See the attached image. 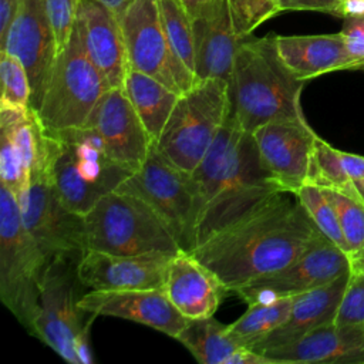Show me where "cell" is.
<instances>
[{
	"instance_id": "6da1fadb",
	"label": "cell",
	"mask_w": 364,
	"mask_h": 364,
	"mask_svg": "<svg viewBox=\"0 0 364 364\" xmlns=\"http://www.w3.org/2000/svg\"><path fill=\"white\" fill-rule=\"evenodd\" d=\"M290 195L277 193L191 253L232 291L286 267L324 236Z\"/></svg>"
},
{
	"instance_id": "7a4b0ae2",
	"label": "cell",
	"mask_w": 364,
	"mask_h": 364,
	"mask_svg": "<svg viewBox=\"0 0 364 364\" xmlns=\"http://www.w3.org/2000/svg\"><path fill=\"white\" fill-rule=\"evenodd\" d=\"M228 84L230 117L246 132L272 121L304 118L300 95L306 82L280 58L276 34L242 41Z\"/></svg>"
},
{
	"instance_id": "3957f363",
	"label": "cell",
	"mask_w": 364,
	"mask_h": 364,
	"mask_svg": "<svg viewBox=\"0 0 364 364\" xmlns=\"http://www.w3.org/2000/svg\"><path fill=\"white\" fill-rule=\"evenodd\" d=\"M117 162L91 127L48 132V173L61 202L78 215H87L105 195L132 175Z\"/></svg>"
},
{
	"instance_id": "277c9868",
	"label": "cell",
	"mask_w": 364,
	"mask_h": 364,
	"mask_svg": "<svg viewBox=\"0 0 364 364\" xmlns=\"http://www.w3.org/2000/svg\"><path fill=\"white\" fill-rule=\"evenodd\" d=\"M78 257L53 259L41 277L31 334L73 364H91L90 327L97 317L80 306L85 287L78 276Z\"/></svg>"
},
{
	"instance_id": "5b68a950",
	"label": "cell",
	"mask_w": 364,
	"mask_h": 364,
	"mask_svg": "<svg viewBox=\"0 0 364 364\" xmlns=\"http://www.w3.org/2000/svg\"><path fill=\"white\" fill-rule=\"evenodd\" d=\"M87 250L115 255L165 252L182 249L162 218L135 195L114 191L101 198L84 215Z\"/></svg>"
},
{
	"instance_id": "8992f818",
	"label": "cell",
	"mask_w": 364,
	"mask_h": 364,
	"mask_svg": "<svg viewBox=\"0 0 364 364\" xmlns=\"http://www.w3.org/2000/svg\"><path fill=\"white\" fill-rule=\"evenodd\" d=\"M229 114L228 81L223 78L200 80L179 95L154 146L166 161L191 172L216 139Z\"/></svg>"
},
{
	"instance_id": "52a82bcc",
	"label": "cell",
	"mask_w": 364,
	"mask_h": 364,
	"mask_svg": "<svg viewBox=\"0 0 364 364\" xmlns=\"http://www.w3.org/2000/svg\"><path fill=\"white\" fill-rule=\"evenodd\" d=\"M48 262L26 229L17 198L0 185V299L27 331L38 307L40 283Z\"/></svg>"
},
{
	"instance_id": "ba28073f",
	"label": "cell",
	"mask_w": 364,
	"mask_h": 364,
	"mask_svg": "<svg viewBox=\"0 0 364 364\" xmlns=\"http://www.w3.org/2000/svg\"><path fill=\"white\" fill-rule=\"evenodd\" d=\"M111 88L90 58L77 26L58 53L37 114L47 132L84 127L94 107Z\"/></svg>"
},
{
	"instance_id": "9c48e42d",
	"label": "cell",
	"mask_w": 364,
	"mask_h": 364,
	"mask_svg": "<svg viewBox=\"0 0 364 364\" xmlns=\"http://www.w3.org/2000/svg\"><path fill=\"white\" fill-rule=\"evenodd\" d=\"M280 192L284 191L263 165L253 135L245 131L216 196L198 219L195 247Z\"/></svg>"
},
{
	"instance_id": "30bf717a",
	"label": "cell",
	"mask_w": 364,
	"mask_h": 364,
	"mask_svg": "<svg viewBox=\"0 0 364 364\" xmlns=\"http://www.w3.org/2000/svg\"><path fill=\"white\" fill-rule=\"evenodd\" d=\"M117 191L135 195L148 203L168 225L181 249L192 252L198 202L189 172L166 161L152 144L141 168L132 172Z\"/></svg>"
},
{
	"instance_id": "8fae6325",
	"label": "cell",
	"mask_w": 364,
	"mask_h": 364,
	"mask_svg": "<svg viewBox=\"0 0 364 364\" xmlns=\"http://www.w3.org/2000/svg\"><path fill=\"white\" fill-rule=\"evenodd\" d=\"M118 18L131 70L156 78L179 95L198 82L166 37L159 0H131Z\"/></svg>"
},
{
	"instance_id": "7c38bea8",
	"label": "cell",
	"mask_w": 364,
	"mask_h": 364,
	"mask_svg": "<svg viewBox=\"0 0 364 364\" xmlns=\"http://www.w3.org/2000/svg\"><path fill=\"white\" fill-rule=\"evenodd\" d=\"M20 203L21 219L50 263L55 257H81L85 246L84 216L73 212L58 198L48 165L31 173L30 188Z\"/></svg>"
},
{
	"instance_id": "4fadbf2b",
	"label": "cell",
	"mask_w": 364,
	"mask_h": 364,
	"mask_svg": "<svg viewBox=\"0 0 364 364\" xmlns=\"http://www.w3.org/2000/svg\"><path fill=\"white\" fill-rule=\"evenodd\" d=\"M346 273H351L347 255L330 239L321 236L299 259L286 267L262 276L235 291L249 306L313 290Z\"/></svg>"
},
{
	"instance_id": "5bb4252c",
	"label": "cell",
	"mask_w": 364,
	"mask_h": 364,
	"mask_svg": "<svg viewBox=\"0 0 364 364\" xmlns=\"http://www.w3.org/2000/svg\"><path fill=\"white\" fill-rule=\"evenodd\" d=\"M0 182L18 202L31 173L48 165V132L33 108H0Z\"/></svg>"
},
{
	"instance_id": "9a60e30c",
	"label": "cell",
	"mask_w": 364,
	"mask_h": 364,
	"mask_svg": "<svg viewBox=\"0 0 364 364\" xmlns=\"http://www.w3.org/2000/svg\"><path fill=\"white\" fill-rule=\"evenodd\" d=\"M0 51L17 57L24 65L30 87V108L38 109L58 55L57 41L44 0H23Z\"/></svg>"
},
{
	"instance_id": "2e32d148",
	"label": "cell",
	"mask_w": 364,
	"mask_h": 364,
	"mask_svg": "<svg viewBox=\"0 0 364 364\" xmlns=\"http://www.w3.org/2000/svg\"><path fill=\"white\" fill-rule=\"evenodd\" d=\"M260 159L284 192L307 183L317 134L306 118L267 122L253 132Z\"/></svg>"
},
{
	"instance_id": "e0dca14e",
	"label": "cell",
	"mask_w": 364,
	"mask_h": 364,
	"mask_svg": "<svg viewBox=\"0 0 364 364\" xmlns=\"http://www.w3.org/2000/svg\"><path fill=\"white\" fill-rule=\"evenodd\" d=\"M175 255L149 252L115 255L85 250L78 260V276L90 290H142L165 286L168 267Z\"/></svg>"
},
{
	"instance_id": "ac0fdd59",
	"label": "cell",
	"mask_w": 364,
	"mask_h": 364,
	"mask_svg": "<svg viewBox=\"0 0 364 364\" xmlns=\"http://www.w3.org/2000/svg\"><path fill=\"white\" fill-rule=\"evenodd\" d=\"M87 127L100 135L107 152L134 172L145 162L152 139L124 87H111L94 107Z\"/></svg>"
},
{
	"instance_id": "d6986e66",
	"label": "cell",
	"mask_w": 364,
	"mask_h": 364,
	"mask_svg": "<svg viewBox=\"0 0 364 364\" xmlns=\"http://www.w3.org/2000/svg\"><path fill=\"white\" fill-rule=\"evenodd\" d=\"M80 306L95 316L131 320L176 338L188 323L166 296L164 287L142 290H90Z\"/></svg>"
},
{
	"instance_id": "ffe728a7",
	"label": "cell",
	"mask_w": 364,
	"mask_h": 364,
	"mask_svg": "<svg viewBox=\"0 0 364 364\" xmlns=\"http://www.w3.org/2000/svg\"><path fill=\"white\" fill-rule=\"evenodd\" d=\"M262 353L273 364H364V331L354 324L333 321Z\"/></svg>"
},
{
	"instance_id": "44dd1931",
	"label": "cell",
	"mask_w": 364,
	"mask_h": 364,
	"mask_svg": "<svg viewBox=\"0 0 364 364\" xmlns=\"http://www.w3.org/2000/svg\"><path fill=\"white\" fill-rule=\"evenodd\" d=\"M75 26L109 87H124L129 65L118 14L98 0H81Z\"/></svg>"
},
{
	"instance_id": "7402d4cb",
	"label": "cell",
	"mask_w": 364,
	"mask_h": 364,
	"mask_svg": "<svg viewBox=\"0 0 364 364\" xmlns=\"http://www.w3.org/2000/svg\"><path fill=\"white\" fill-rule=\"evenodd\" d=\"M164 290L188 320L213 316L230 291L209 267L185 250L171 259Z\"/></svg>"
},
{
	"instance_id": "603a6c76",
	"label": "cell",
	"mask_w": 364,
	"mask_h": 364,
	"mask_svg": "<svg viewBox=\"0 0 364 364\" xmlns=\"http://www.w3.org/2000/svg\"><path fill=\"white\" fill-rule=\"evenodd\" d=\"M195 75L198 81L223 78L229 81L240 37L232 21L228 0H222L192 18Z\"/></svg>"
},
{
	"instance_id": "cb8c5ba5",
	"label": "cell",
	"mask_w": 364,
	"mask_h": 364,
	"mask_svg": "<svg viewBox=\"0 0 364 364\" xmlns=\"http://www.w3.org/2000/svg\"><path fill=\"white\" fill-rule=\"evenodd\" d=\"M351 273L313 290L296 294L289 317L283 324L269 333L253 350L262 353L270 347L290 344L309 331L336 321Z\"/></svg>"
},
{
	"instance_id": "d4e9b609",
	"label": "cell",
	"mask_w": 364,
	"mask_h": 364,
	"mask_svg": "<svg viewBox=\"0 0 364 364\" xmlns=\"http://www.w3.org/2000/svg\"><path fill=\"white\" fill-rule=\"evenodd\" d=\"M280 58L291 74L309 81L333 71L348 70V53L341 33L310 36H277Z\"/></svg>"
},
{
	"instance_id": "484cf974",
	"label": "cell",
	"mask_w": 364,
	"mask_h": 364,
	"mask_svg": "<svg viewBox=\"0 0 364 364\" xmlns=\"http://www.w3.org/2000/svg\"><path fill=\"white\" fill-rule=\"evenodd\" d=\"M124 91L155 144L166 125L179 94L156 78L131 68L124 81Z\"/></svg>"
},
{
	"instance_id": "4316f807",
	"label": "cell",
	"mask_w": 364,
	"mask_h": 364,
	"mask_svg": "<svg viewBox=\"0 0 364 364\" xmlns=\"http://www.w3.org/2000/svg\"><path fill=\"white\" fill-rule=\"evenodd\" d=\"M176 340L182 343L200 364H229L242 347L228 334V326L213 316L188 320Z\"/></svg>"
},
{
	"instance_id": "83f0119b",
	"label": "cell",
	"mask_w": 364,
	"mask_h": 364,
	"mask_svg": "<svg viewBox=\"0 0 364 364\" xmlns=\"http://www.w3.org/2000/svg\"><path fill=\"white\" fill-rule=\"evenodd\" d=\"M293 297L249 304V309L236 321L228 324V334L239 346L255 348L269 333L286 321L293 306Z\"/></svg>"
},
{
	"instance_id": "f1b7e54d",
	"label": "cell",
	"mask_w": 364,
	"mask_h": 364,
	"mask_svg": "<svg viewBox=\"0 0 364 364\" xmlns=\"http://www.w3.org/2000/svg\"><path fill=\"white\" fill-rule=\"evenodd\" d=\"M323 191L336 208L347 246L351 273L364 272V202L358 195H347L324 188Z\"/></svg>"
},
{
	"instance_id": "f546056e",
	"label": "cell",
	"mask_w": 364,
	"mask_h": 364,
	"mask_svg": "<svg viewBox=\"0 0 364 364\" xmlns=\"http://www.w3.org/2000/svg\"><path fill=\"white\" fill-rule=\"evenodd\" d=\"M307 183L340 191L347 195H357L355 186L343 166L340 149L333 148L320 136H317L314 144Z\"/></svg>"
},
{
	"instance_id": "4dcf8cb0",
	"label": "cell",
	"mask_w": 364,
	"mask_h": 364,
	"mask_svg": "<svg viewBox=\"0 0 364 364\" xmlns=\"http://www.w3.org/2000/svg\"><path fill=\"white\" fill-rule=\"evenodd\" d=\"M161 17L166 37L186 67L195 74V48L192 20L182 3L176 0H159Z\"/></svg>"
},
{
	"instance_id": "1f68e13d",
	"label": "cell",
	"mask_w": 364,
	"mask_h": 364,
	"mask_svg": "<svg viewBox=\"0 0 364 364\" xmlns=\"http://www.w3.org/2000/svg\"><path fill=\"white\" fill-rule=\"evenodd\" d=\"M296 196L320 232L347 255V246L336 208L324 193L323 188L306 183L296 192Z\"/></svg>"
},
{
	"instance_id": "d6a6232c",
	"label": "cell",
	"mask_w": 364,
	"mask_h": 364,
	"mask_svg": "<svg viewBox=\"0 0 364 364\" xmlns=\"http://www.w3.org/2000/svg\"><path fill=\"white\" fill-rule=\"evenodd\" d=\"M0 108H28L31 87L21 61L6 51H0Z\"/></svg>"
},
{
	"instance_id": "836d02e7",
	"label": "cell",
	"mask_w": 364,
	"mask_h": 364,
	"mask_svg": "<svg viewBox=\"0 0 364 364\" xmlns=\"http://www.w3.org/2000/svg\"><path fill=\"white\" fill-rule=\"evenodd\" d=\"M233 27L240 37H249L264 21L282 13L277 0H228Z\"/></svg>"
},
{
	"instance_id": "e575fe53",
	"label": "cell",
	"mask_w": 364,
	"mask_h": 364,
	"mask_svg": "<svg viewBox=\"0 0 364 364\" xmlns=\"http://www.w3.org/2000/svg\"><path fill=\"white\" fill-rule=\"evenodd\" d=\"M44 3L60 53L70 41L81 0H44Z\"/></svg>"
},
{
	"instance_id": "d590c367",
	"label": "cell",
	"mask_w": 364,
	"mask_h": 364,
	"mask_svg": "<svg viewBox=\"0 0 364 364\" xmlns=\"http://www.w3.org/2000/svg\"><path fill=\"white\" fill-rule=\"evenodd\" d=\"M336 323L354 324L364 331V272L351 273L336 316Z\"/></svg>"
},
{
	"instance_id": "8d00e7d4",
	"label": "cell",
	"mask_w": 364,
	"mask_h": 364,
	"mask_svg": "<svg viewBox=\"0 0 364 364\" xmlns=\"http://www.w3.org/2000/svg\"><path fill=\"white\" fill-rule=\"evenodd\" d=\"M343 20L340 33L348 53V71H364V14Z\"/></svg>"
},
{
	"instance_id": "74e56055",
	"label": "cell",
	"mask_w": 364,
	"mask_h": 364,
	"mask_svg": "<svg viewBox=\"0 0 364 364\" xmlns=\"http://www.w3.org/2000/svg\"><path fill=\"white\" fill-rule=\"evenodd\" d=\"M346 0H277L282 11H321L341 18Z\"/></svg>"
},
{
	"instance_id": "f35d334b",
	"label": "cell",
	"mask_w": 364,
	"mask_h": 364,
	"mask_svg": "<svg viewBox=\"0 0 364 364\" xmlns=\"http://www.w3.org/2000/svg\"><path fill=\"white\" fill-rule=\"evenodd\" d=\"M23 0H0V47L4 44L10 26L13 24Z\"/></svg>"
},
{
	"instance_id": "ab89813d",
	"label": "cell",
	"mask_w": 364,
	"mask_h": 364,
	"mask_svg": "<svg viewBox=\"0 0 364 364\" xmlns=\"http://www.w3.org/2000/svg\"><path fill=\"white\" fill-rule=\"evenodd\" d=\"M340 156H341L343 166L353 182L358 179H364V156L363 155L340 151Z\"/></svg>"
},
{
	"instance_id": "60d3db41",
	"label": "cell",
	"mask_w": 364,
	"mask_h": 364,
	"mask_svg": "<svg viewBox=\"0 0 364 364\" xmlns=\"http://www.w3.org/2000/svg\"><path fill=\"white\" fill-rule=\"evenodd\" d=\"M219 1H222V0H182V4H183L186 13L189 14V17L192 20L199 13L208 10L209 7L218 4Z\"/></svg>"
},
{
	"instance_id": "b9f144b4",
	"label": "cell",
	"mask_w": 364,
	"mask_h": 364,
	"mask_svg": "<svg viewBox=\"0 0 364 364\" xmlns=\"http://www.w3.org/2000/svg\"><path fill=\"white\" fill-rule=\"evenodd\" d=\"M364 14V0H346L343 4L341 18L350 16H360Z\"/></svg>"
},
{
	"instance_id": "7bdbcfd3",
	"label": "cell",
	"mask_w": 364,
	"mask_h": 364,
	"mask_svg": "<svg viewBox=\"0 0 364 364\" xmlns=\"http://www.w3.org/2000/svg\"><path fill=\"white\" fill-rule=\"evenodd\" d=\"M98 1L107 4L109 9H112L118 14L131 0H98Z\"/></svg>"
},
{
	"instance_id": "ee69618b",
	"label": "cell",
	"mask_w": 364,
	"mask_h": 364,
	"mask_svg": "<svg viewBox=\"0 0 364 364\" xmlns=\"http://www.w3.org/2000/svg\"><path fill=\"white\" fill-rule=\"evenodd\" d=\"M353 183H354V186H355L357 195H358V196H360V199L364 202V179H358V181H354Z\"/></svg>"
},
{
	"instance_id": "f6af8a7d",
	"label": "cell",
	"mask_w": 364,
	"mask_h": 364,
	"mask_svg": "<svg viewBox=\"0 0 364 364\" xmlns=\"http://www.w3.org/2000/svg\"><path fill=\"white\" fill-rule=\"evenodd\" d=\"M176 1H179V3H182V0H176Z\"/></svg>"
}]
</instances>
